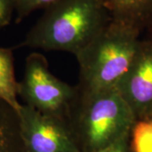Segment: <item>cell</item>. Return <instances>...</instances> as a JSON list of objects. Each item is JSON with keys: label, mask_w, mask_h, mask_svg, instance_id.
Segmentation results:
<instances>
[{"label": "cell", "mask_w": 152, "mask_h": 152, "mask_svg": "<svg viewBox=\"0 0 152 152\" xmlns=\"http://www.w3.org/2000/svg\"><path fill=\"white\" fill-rule=\"evenodd\" d=\"M140 33L135 28L112 20L75 56L80 69L77 91L91 93L116 88L135 57Z\"/></svg>", "instance_id": "obj_3"}, {"label": "cell", "mask_w": 152, "mask_h": 152, "mask_svg": "<svg viewBox=\"0 0 152 152\" xmlns=\"http://www.w3.org/2000/svg\"><path fill=\"white\" fill-rule=\"evenodd\" d=\"M14 11H15L14 0H0V28L10 23Z\"/></svg>", "instance_id": "obj_12"}, {"label": "cell", "mask_w": 152, "mask_h": 152, "mask_svg": "<svg viewBox=\"0 0 152 152\" xmlns=\"http://www.w3.org/2000/svg\"><path fill=\"white\" fill-rule=\"evenodd\" d=\"M112 20L102 0H61L45 9L21 46L76 56Z\"/></svg>", "instance_id": "obj_1"}, {"label": "cell", "mask_w": 152, "mask_h": 152, "mask_svg": "<svg viewBox=\"0 0 152 152\" xmlns=\"http://www.w3.org/2000/svg\"><path fill=\"white\" fill-rule=\"evenodd\" d=\"M0 152H26L18 112L0 99Z\"/></svg>", "instance_id": "obj_8"}, {"label": "cell", "mask_w": 152, "mask_h": 152, "mask_svg": "<svg viewBox=\"0 0 152 152\" xmlns=\"http://www.w3.org/2000/svg\"><path fill=\"white\" fill-rule=\"evenodd\" d=\"M19 82L15 75L14 55L10 48H0V99L18 112L21 104L19 101Z\"/></svg>", "instance_id": "obj_9"}, {"label": "cell", "mask_w": 152, "mask_h": 152, "mask_svg": "<svg viewBox=\"0 0 152 152\" xmlns=\"http://www.w3.org/2000/svg\"><path fill=\"white\" fill-rule=\"evenodd\" d=\"M18 115L26 152H80L66 121L24 103Z\"/></svg>", "instance_id": "obj_5"}, {"label": "cell", "mask_w": 152, "mask_h": 152, "mask_svg": "<svg viewBox=\"0 0 152 152\" xmlns=\"http://www.w3.org/2000/svg\"><path fill=\"white\" fill-rule=\"evenodd\" d=\"M61 0H14L15 10L16 13V22L22 20L34 11L40 9H46Z\"/></svg>", "instance_id": "obj_11"}, {"label": "cell", "mask_w": 152, "mask_h": 152, "mask_svg": "<svg viewBox=\"0 0 152 152\" xmlns=\"http://www.w3.org/2000/svg\"><path fill=\"white\" fill-rule=\"evenodd\" d=\"M136 120L152 118V42H140L129 70L117 86Z\"/></svg>", "instance_id": "obj_6"}, {"label": "cell", "mask_w": 152, "mask_h": 152, "mask_svg": "<svg viewBox=\"0 0 152 152\" xmlns=\"http://www.w3.org/2000/svg\"><path fill=\"white\" fill-rule=\"evenodd\" d=\"M147 28H148V29H149V31H150L152 33V22L151 23V24H150V26H148ZM150 42H152V41H150Z\"/></svg>", "instance_id": "obj_14"}, {"label": "cell", "mask_w": 152, "mask_h": 152, "mask_svg": "<svg viewBox=\"0 0 152 152\" xmlns=\"http://www.w3.org/2000/svg\"><path fill=\"white\" fill-rule=\"evenodd\" d=\"M130 137L134 152H152V118L136 120Z\"/></svg>", "instance_id": "obj_10"}, {"label": "cell", "mask_w": 152, "mask_h": 152, "mask_svg": "<svg viewBox=\"0 0 152 152\" xmlns=\"http://www.w3.org/2000/svg\"><path fill=\"white\" fill-rule=\"evenodd\" d=\"M129 134L123 137L108 146L92 152H129Z\"/></svg>", "instance_id": "obj_13"}, {"label": "cell", "mask_w": 152, "mask_h": 152, "mask_svg": "<svg viewBox=\"0 0 152 152\" xmlns=\"http://www.w3.org/2000/svg\"><path fill=\"white\" fill-rule=\"evenodd\" d=\"M135 117L117 88L79 93L67 124L80 152L108 146L130 134Z\"/></svg>", "instance_id": "obj_2"}, {"label": "cell", "mask_w": 152, "mask_h": 152, "mask_svg": "<svg viewBox=\"0 0 152 152\" xmlns=\"http://www.w3.org/2000/svg\"><path fill=\"white\" fill-rule=\"evenodd\" d=\"M18 92L24 104L41 113L67 122L77 89L57 78L49 69L47 58L34 53L26 58Z\"/></svg>", "instance_id": "obj_4"}, {"label": "cell", "mask_w": 152, "mask_h": 152, "mask_svg": "<svg viewBox=\"0 0 152 152\" xmlns=\"http://www.w3.org/2000/svg\"><path fill=\"white\" fill-rule=\"evenodd\" d=\"M112 19L141 31L152 22V0H102Z\"/></svg>", "instance_id": "obj_7"}]
</instances>
